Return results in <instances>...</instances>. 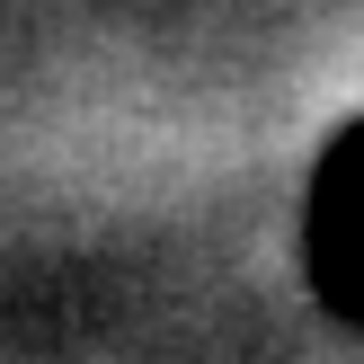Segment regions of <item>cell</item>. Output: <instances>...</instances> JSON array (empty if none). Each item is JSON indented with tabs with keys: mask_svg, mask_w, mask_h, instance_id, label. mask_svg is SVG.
Instances as JSON below:
<instances>
[{
	"mask_svg": "<svg viewBox=\"0 0 364 364\" xmlns=\"http://www.w3.org/2000/svg\"><path fill=\"white\" fill-rule=\"evenodd\" d=\"M302 267H311V294L347 329H364V116L338 124L320 169H311V196H302Z\"/></svg>",
	"mask_w": 364,
	"mask_h": 364,
	"instance_id": "6da1fadb",
	"label": "cell"
}]
</instances>
